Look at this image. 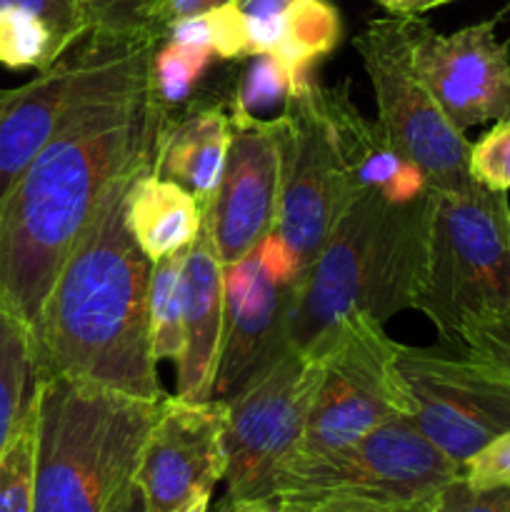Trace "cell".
I'll use <instances>...</instances> for the list:
<instances>
[{
	"instance_id": "obj_6",
	"label": "cell",
	"mask_w": 510,
	"mask_h": 512,
	"mask_svg": "<svg viewBox=\"0 0 510 512\" xmlns=\"http://www.w3.org/2000/svg\"><path fill=\"white\" fill-rule=\"evenodd\" d=\"M463 475V465L435 448L405 415H393L355 443L315 458H290L275 470L268 500L310 505L325 498L413 503L433 498Z\"/></svg>"
},
{
	"instance_id": "obj_35",
	"label": "cell",
	"mask_w": 510,
	"mask_h": 512,
	"mask_svg": "<svg viewBox=\"0 0 510 512\" xmlns=\"http://www.w3.org/2000/svg\"><path fill=\"white\" fill-rule=\"evenodd\" d=\"M430 498L413 500V503H393V500H368V498H325L318 503L300 505L303 512H425ZM295 508V505H290Z\"/></svg>"
},
{
	"instance_id": "obj_41",
	"label": "cell",
	"mask_w": 510,
	"mask_h": 512,
	"mask_svg": "<svg viewBox=\"0 0 510 512\" xmlns=\"http://www.w3.org/2000/svg\"><path fill=\"white\" fill-rule=\"evenodd\" d=\"M270 505H273V512H303V510H298V508H290V505L275 503V500H270Z\"/></svg>"
},
{
	"instance_id": "obj_31",
	"label": "cell",
	"mask_w": 510,
	"mask_h": 512,
	"mask_svg": "<svg viewBox=\"0 0 510 512\" xmlns=\"http://www.w3.org/2000/svg\"><path fill=\"white\" fill-rule=\"evenodd\" d=\"M470 175L495 193L510 190V118L495 120L493 128L470 145Z\"/></svg>"
},
{
	"instance_id": "obj_11",
	"label": "cell",
	"mask_w": 510,
	"mask_h": 512,
	"mask_svg": "<svg viewBox=\"0 0 510 512\" xmlns=\"http://www.w3.org/2000/svg\"><path fill=\"white\" fill-rule=\"evenodd\" d=\"M283 120V190L275 230L305 273L358 193L320 108L318 80L290 90Z\"/></svg>"
},
{
	"instance_id": "obj_14",
	"label": "cell",
	"mask_w": 510,
	"mask_h": 512,
	"mask_svg": "<svg viewBox=\"0 0 510 512\" xmlns=\"http://www.w3.org/2000/svg\"><path fill=\"white\" fill-rule=\"evenodd\" d=\"M295 283H280L253 253L225 268L223 335L213 400H235L290 350L288 315Z\"/></svg>"
},
{
	"instance_id": "obj_16",
	"label": "cell",
	"mask_w": 510,
	"mask_h": 512,
	"mask_svg": "<svg viewBox=\"0 0 510 512\" xmlns=\"http://www.w3.org/2000/svg\"><path fill=\"white\" fill-rule=\"evenodd\" d=\"M318 100L355 193H373L388 203H410L428 193L418 165L405 158L378 120L365 118L353 103L350 80L333 88L318 83Z\"/></svg>"
},
{
	"instance_id": "obj_23",
	"label": "cell",
	"mask_w": 510,
	"mask_h": 512,
	"mask_svg": "<svg viewBox=\"0 0 510 512\" xmlns=\"http://www.w3.org/2000/svg\"><path fill=\"white\" fill-rule=\"evenodd\" d=\"M183 263L185 253L165 255L150 270V348L155 363H178L185 353L183 330Z\"/></svg>"
},
{
	"instance_id": "obj_17",
	"label": "cell",
	"mask_w": 510,
	"mask_h": 512,
	"mask_svg": "<svg viewBox=\"0 0 510 512\" xmlns=\"http://www.w3.org/2000/svg\"><path fill=\"white\" fill-rule=\"evenodd\" d=\"M225 268L215 253L213 235L203 218L195 243L183 263V330L185 353L178 360V398L205 403L213 400L223 335Z\"/></svg>"
},
{
	"instance_id": "obj_20",
	"label": "cell",
	"mask_w": 510,
	"mask_h": 512,
	"mask_svg": "<svg viewBox=\"0 0 510 512\" xmlns=\"http://www.w3.org/2000/svg\"><path fill=\"white\" fill-rule=\"evenodd\" d=\"M205 203L148 165L135 175L125 195V223L140 250L155 263L165 255L185 253L195 243L203 228Z\"/></svg>"
},
{
	"instance_id": "obj_39",
	"label": "cell",
	"mask_w": 510,
	"mask_h": 512,
	"mask_svg": "<svg viewBox=\"0 0 510 512\" xmlns=\"http://www.w3.org/2000/svg\"><path fill=\"white\" fill-rule=\"evenodd\" d=\"M210 503H213V490H200L173 512H210Z\"/></svg>"
},
{
	"instance_id": "obj_26",
	"label": "cell",
	"mask_w": 510,
	"mask_h": 512,
	"mask_svg": "<svg viewBox=\"0 0 510 512\" xmlns=\"http://www.w3.org/2000/svg\"><path fill=\"white\" fill-rule=\"evenodd\" d=\"M70 45L35 15L8 10L0 13V63L8 68H48Z\"/></svg>"
},
{
	"instance_id": "obj_37",
	"label": "cell",
	"mask_w": 510,
	"mask_h": 512,
	"mask_svg": "<svg viewBox=\"0 0 510 512\" xmlns=\"http://www.w3.org/2000/svg\"><path fill=\"white\" fill-rule=\"evenodd\" d=\"M390 15H403V18H413V15L428 13V10L440 8L445 3H453V0H378Z\"/></svg>"
},
{
	"instance_id": "obj_32",
	"label": "cell",
	"mask_w": 510,
	"mask_h": 512,
	"mask_svg": "<svg viewBox=\"0 0 510 512\" xmlns=\"http://www.w3.org/2000/svg\"><path fill=\"white\" fill-rule=\"evenodd\" d=\"M510 490H475L463 475L430 498L425 512H508Z\"/></svg>"
},
{
	"instance_id": "obj_13",
	"label": "cell",
	"mask_w": 510,
	"mask_h": 512,
	"mask_svg": "<svg viewBox=\"0 0 510 512\" xmlns=\"http://www.w3.org/2000/svg\"><path fill=\"white\" fill-rule=\"evenodd\" d=\"M500 15L455 33L413 18V65L445 118L465 133L510 118V43L495 38Z\"/></svg>"
},
{
	"instance_id": "obj_15",
	"label": "cell",
	"mask_w": 510,
	"mask_h": 512,
	"mask_svg": "<svg viewBox=\"0 0 510 512\" xmlns=\"http://www.w3.org/2000/svg\"><path fill=\"white\" fill-rule=\"evenodd\" d=\"M223 428V400H163L135 475L148 512H173L200 490H215L225 475Z\"/></svg>"
},
{
	"instance_id": "obj_29",
	"label": "cell",
	"mask_w": 510,
	"mask_h": 512,
	"mask_svg": "<svg viewBox=\"0 0 510 512\" xmlns=\"http://www.w3.org/2000/svg\"><path fill=\"white\" fill-rule=\"evenodd\" d=\"M288 75L273 53L253 55L243 80L235 85V98L248 113L258 115L288 98Z\"/></svg>"
},
{
	"instance_id": "obj_12",
	"label": "cell",
	"mask_w": 510,
	"mask_h": 512,
	"mask_svg": "<svg viewBox=\"0 0 510 512\" xmlns=\"http://www.w3.org/2000/svg\"><path fill=\"white\" fill-rule=\"evenodd\" d=\"M228 110L233 125L228 163L203 213L223 268L248 258L278 225L285 138L283 115L258 118L235 93L228 98Z\"/></svg>"
},
{
	"instance_id": "obj_25",
	"label": "cell",
	"mask_w": 510,
	"mask_h": 512,
	"mask_svg": "<svg viewBox=\"0 0 510 512\" xmlns=\"http://www.w3.org/2000/svg\"><path fill=\"white\" fill-rule=\"evenodd\" d=\"M163 40L205 45L213 50L215 58L223 60L248 58V25H245V13L238 0L175 20L168 25Z\"/></svg>"
},
{
	"instance_id": "obj_24",
	"label": "cell",
	"mask_w": 510,
	"mask_h": 512,
	"mask_svg": "<svg viewBox=\"0 0 510 512\" xmlns=\"http://www.w3.org/2000/svg\"><path fill=\"white\" fill-rule=\"evenodd\" d=\"M213 60L215 53L205 45L160 40L150 63V78L158 103L165 110L183 108Z\"/></svg>"
},
{
	"instance_id": "obj_3",
	"label": "cell",
	"mask_w": 510,
	"mask_h": 512,
	"mask_svg": "<svg viewBox=\"0 0 510 512\" xmlns=\"http://www.w3.org/2000/svg\"><path fill=\"white\" fill-rule=\"evenodd\" d=\"M433 190L410 203L360 193L345 208L323 250L293 288L288 343L315 355L345 318L380 325L415 308L428 280Z\"/></svg>"
},
{
	"instance_id": "obj_33",
	"label": "cell",
	"mask_w": 510,
	"mask_h": 512,
	"mask_svg": "<svg viewBox=\"0 0 510 512\" xmlns=\"http://www.w3.org/2000/svg\"><path fill=\"white\" fill-rule=\"evenodd\" d=\"M463 478L475 490H510V430L490 440L463 465Z\"/></svg>"
},
{
	"instance_id": "obj_28",
	"label": "cell",
	"mask_w": 510,
	"mask_h": 512,
	"mask_svg": "<svg viewBox=\"0 0 510 512\" xmlns=\"http://www.w3.org/2000/svg\"><path fill=\"white\" fill-rule=\"evenodd\" d=\"M160 0H78L90 30L108 33H143L163 40L153 25Z\"/></svg>"
},
{
	"instance_id": "obj_34",
	"label": "cell",
	"mask_w": 510,
	"mask_h": 512,
	"mask_svg": "<svg viewBox=\"0 0 510 512\" xmlns=\"http://www.w3.org/2000/svg\"><path fill=\"white\" fill-rule=\"evenodd\" d=\"M255 255L260 258L263 268L275 280H280V283H298L300 275H303L298 258L290 250V245L280 238L278 230H273V233H268L260 240L258 248H255Z\"/></svg>"
},
{
	"instance_id": "obj_8",
	"label": "cell",
	"mask_w": 510,
	"mask_h": 512,
	"mask_svg": "<svg viewBox=\"0 0 510 512\" xmlns=\"http://www.w3.org/2000/svg\"><path fill=\"white\" fill-rule=\"evenodd\" d=\"M395 340L385 325L355 313L310 358L323 365L303 438L290 458H315L355 443L393 415H410V398L395 370ZM288 458V460H290Z\"/></svg>"
},
{
	"instance_id": "obj_9",
	"label": "cell",
	"mask_w": 510,
	"mask_h": 512,
	"mask_svg": "<svg viewBox=\"0 0 510 512\" xmlns=\"http://www.w3.org/2000/svg\"><path fill=\"white\" fill-rule=\"evenodd\" d=\"M320 375L318 358L290 348L243 395L225 403V498L218 512L270 498L275 470L303 438Z\"/></svg>"
},
{
	"instance_id": "obj_36",
	"label": "cell",
	"mask_w": 510,
	"mask_h": 512,
	"mask_svg": "<svg viewBox=\"0 0 510 512\" xmlns=\"http://www.w3.org/2000/svg\"><path fill=\"white\" fill-rule=\"evenodd\" d=\"M223 3H230V0H160V3L155 5L153 25L155 30H158L160 38H165V30H168L170 23H175V20L180 18H188V15L213 10Z\"/></svg>"
},
{
	"instance_id": "obj_2",
	"label": "cell",
	"mask_w": 510,
	"mask_h": 512,
	"mask_svg": "<svg viewBox=\"0 0 510 512\" xmlns=\"http://www.w3.org/2000/svg\"><path fill=\"white\" fill-rule=\"evenodd\" d=\"M140 170L100 198L45 298L35 345L40 378L65 375L158 403L168 395L150 348L153 263L125 223V195Z\"/></svg>"
},
{
	"instance_id": "obj_7",
	"label": "cell",
	"mask_w": 510,
	"mask_h": 512,
	"mask_svg": "<svg viewBox=\"0 0 510 512\" xmlns=\"http://www.w3.org/2000/svg\"><path fill=\"white\" fill-rule=\"evenodd\" d=\"M415 18V15H413ZM413 18L390 15L370 20L355 38L375 90L378 123L423 173L430 190L460 193L478 185L470 175V145L413 65Z\"/></svg>"
},
{
	"instance_id": "obj_22",
	"label": "cell",
	"mask_w": 510,
	"mask_h": 512,
	"mask_svg": "<svg viewBox=\"0 0 510 512\" xmlns=\"http://www.w3.org/2000/svg\"><path fill=\"white\" fill-rule=\"evenodd\" d=\"M340 35L343 23L330 0H288L278 48L273 53L288 75V93L313 80L315 63L333 53Z\"/></svg>"
},
{
	"instance_id": "obj_42",
	"label": "cell",
	"mask_w": 510,
	"mask_h": 512,
	"mask_svg": "<svg viewBox=\"0 0 510 512\" xmlns=\"http://www.w3.org/2000/svg\"><path fill=\"white\" fill-rule=\"evenodd\" d=\"M508 512H510V505H508Z\"/></svg>"
},
{
	"instance_id": "obj_40",
	"label": "cell",
	"mask_w": 510,
	"mask_h": 512,
	"mask_svg": "<svg viewBox=\"0 0 510 512\" xmlns=\"http://www.w3.org/2000/svg\"><path fill=\"white\" fill-rule=\"evenodd\" d=\"M120 512H148V505H145V498H143V493L138 490V485H135L133 495H130V500H128V505H125V508Z\"/></svg>"
},
{
	"instance_id": "obj_38",
	"label": "cell",
	"mask_w": 510,
	"mask_h": 512,
	"mask_svg": "<svg viewBox=\"0 0 510 512\" xmlns=\"http://www.w3.org/2000/svg\"><path fill=\"white\" fill-rule=\"evenodd\" d=\"M245 18H275L283 13L288 0H238Z\"/></svg>"
},
{
	"instance_id": "obj_4",
	"label": "cell",
	"mask_w": 510,
	"mask_h": 512,
	"mask_svg": "<svg viewBox=\"0 0 510 512\" xmlns=\"http://www.w3.org/2000/svg\"><path fill=\"white\" fill-rule=\"evenodd\" d=\"M33 512H120L135 490L163 400H138L65 375L38 383Z\"/></svg>"
},
{
	"instance_id": "obj_5",
	"label": "cell",
	"mask_w": 510,
	"mask_h": 512,
	"mask_svg": "<svg viewBox=\"0 0 510 512\" xmlns=\"http://www.w3.org/2000/svg\"><path fill=\"white\" fill-rule=\"evenodd\" d=\"M415 310L455 348L460 325L510 313L508 193L473 185L460 193L433 190L428 280Z\"/></svg>"
},
{
	"instance_id": "obj_19",
	"label": "cell",
	"mask_w": 510,
	"mask_h": 512,
	"mask_svg": "<svg viewBox=\"0 0 510 512\" xmlns=\"http://www.w3.org/2000/svg\"><path fill=\"white\" fill-rule=\"evenodd\" d=\"M230 140L233 125L225 100H188L183 108L165 110L153 170L205 203L223 178Z\"/></svg>"
},
{
	"instance_id": "obj_10",
	"label": "cell",
	"mask_w": 510,
	"mask_h": 512,
	"mask_svg": "<svg viewBox=\"0 0 510 512\" xmlns=\"http://www.w3.org/2000/svg\"><path fill=\"white\" fill-rule=\"evenodd\" d=\"M393 358L410 398L408 420L458 465L510 430V378L495 365L403 343Z\"/></svg>"
},
{
	"instance_id": "obj_27",
	"label": "cell",
	"mask_w": 510,
	"mask_h": 512,
	"mask_svg": "<svg viewBox=\"0 0 510 512\" xmlns=\"http://www.w3.org/2000/svg\"><path fill=\"white\" fill-rule=\"evenodd\" d=\"M35 450H38V400L0 455V512H33Z\"/></svg>"
},
{
	"instance_id": "obj_30",
	"label": "cell",
	"mask_w": 510,
	"mask_h": 512,
	"mask_svg": "<svg viewBox=\"0 0 510 512\" xmlns=\"http://www.w3.org/2000/svg\"><path fill=\"white\" fill-rule=\"evenodd\" d=\"M455 348L495 365L510 378V313L485 315L463 323Z\"/></svg>"
},
{
	"instance_id": "obj_18",
	"label": "cell",
	"mask_w": 510,
	"mask_h": 512,
	"mask_svg": "<svg viewBox=\"0 0 510 512\" xmlns=\"http://www.w3.org/2000/svg\"><path fill=\"white\" fill-rule=\"evenodd\" d=\"M78 70L80 43H75L33 80L0 93V208L58 128Z\"/></svg>"
},
{
	"instance_id": "obj_1",
	"label": "cell",
	"mask_w": 510,
	"mask_h": 512,
	"mask_svg": "<svg viewBox=\"0 0 510 512\" xmlns=\"http://www.w3.org/2000/svg\"><path fill=\"white\" fill-rule=\"evenodd\" d=\"M160 40L90 30L73 93L0 208V300L38 328L45 298L110 183L153 165L165 108L150 63Z\"/></svg>"
},
{
	"instance_id": "obj_21",
	"label": "cell",
	"mask_w": 510,
	"mask_h": 512,
	"mask_svg": "<svg viewBox=\"0 0 510 512\" xmlns=\"http://www.w3.org/2000/svg\"><path fill=\"white\" fill-rule=\"evenodd\" d=\"M38 383L40 363L33 330L0 300V455L33 408Z\"/></svg>"
}]
</instances>
